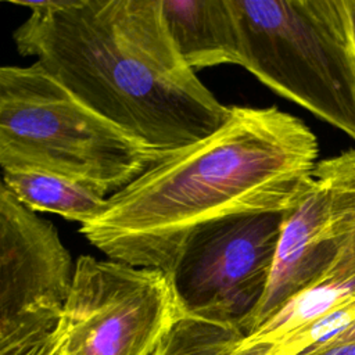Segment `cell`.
<instances>
[{
	"mask_svg": "<svg viewBox=\"0 0 355 355\" xmlns=\"http://www.w3.org/2000/svg\"><path fill=\"white\" fill-rule=\"evenodd\" d=\"M168 155L85 105L37 61L0 67V166L58 175L103 197Z\"/></svg>",
	"mask_w": 355,
	"mask_h": 355,
	"instance_id": "3",
	"label": "cell"
},
{
	"mask_svg": "<svg viewBox=\"0 0 355 355\" xmlns=\"http://www.w3.org/2000/svg\"><path fill=\"white\" fill-rule=\"evenodd\" d=\"M240 67L355 139V58L343 0H230Z\"/></svg>",
	"mask_w": 355,
	"mask_h": 355,
	"instance_id": "4",
	"label": "cell"
},
{
	"mask_svg": "<svg viewBox=\"0 0 355 355\" xmlns=\"http://www.w3.org/2000/svg\"><path fill=\"white\" fill-rule=\"evenodd\" d=\"M31 10L12 37L85 105L171 155L229 118L179 55L161 0L14 1Z\"/></svg>",
	"mask_w": 355,
	"mask_h": 355,
	"instance_id": "2",
	"label": "cell"
},
{
	"mask_svg": "<svg viewBox=\"0 0 355 355\" xmlns=\"http://www.w3.org/2000/svg\"><path fill=\"white\" fill-rule=\"evenodd\" d=\"M300 355H355V343L313 347L301 352Z\"/></svg>",
	"mask_w": 355,
	"mask_h": 355,
	"instance_id": "13",
	"label": "cell"
},
{
	"mask_svg": "<svg viewBox=\"0 0 355 355\" xmlns=\"http://www.w3.org/2000/svg\"><path fill=\"white\" fill-rule=\"evenodd\" d=\"M272 347L247 343L236 326L184 315L161 338L151 355H270Z\"/></svg>",
	"mask_w": 355,
	"mask_h": 355,
	"instance_id": "11",
	"label": "cell"
},
{
	"mask_svg": "<svg viewBox=\"0 0 355 355\" xmlns=\"http://www.w3.org/2000/svg\"><path fill=\"white\" fill-rule=\"evenodd\" d=\"M318 154L316 136L300 118L275 105H234L215 133L111 194L105 212L79 230L112 261L166 273L196 225L294 209L313 182Z\"/></svg>",
	"mask_w": 355,
	"mask_h": 355,
	"instance_id": "1",
	"label": "cell"
},
{
	"mask_svg": "<svg viewBox=\"0 0 355 355\" xmlns=\"http://www.w3.org/2000/svg\"><path fill=\"white\" fill-rule=\"evenodd\" d=\"M344 343H355V320L351 322L344 330H341L340 333H337L336 336H333L330 340H327L320 345H334V344H344ZM320 345H316V347H320Z\"/></svg>",
	"mask_w": 355,
	"mask_h": 355,
	"instance_id": "15",
	"label": "cell"
},
{
	"mask_svg": "<svg viewBox=\"0 0 355 355\" xmlns=\"http://www.w3.org/2000/svg\"><path fill=\"white\" fill-rule=\"evenodd\" d=\"M73 266L55 226L0 176V349L58 326Z\"/></svg>",
	"mask_w": 355,
	"mask_h": 355,
	"instance_id": "7",
	"label": "cell"
},
{
	"mask_svg": "<svg viewBox=\"0 0 355 355\" xmlns=\"http://www.w3.org/2000/svg\"><path fill=\"white\" fill-rule=\"evenodd\" d=\"M337 243L331 197L323 179L313 182L300 204L286 214L266 291L244 323L254 333L287 302L312 286L329 266Z\"/></svg>",
	"mask_w": 355,
	"mask_h": 355,
	"instance_id": "8",
	"label": "cell"
},
{
	"mask_svg": "<svg viewBox=\"0 0 355 355\" xmlns=\"http://www.w3.org/2000/svg\"><path fill=\"white\" fill-rule=\"evenodd\" d=\"M286 214H234L191 227L166 270L183 313L241 331L266 291Z\"/></svg>",
	"mask_w": 355,
	"mask_h": 355,
	"instance_id": "5",
	"label": "cell"
},
{
	"mask_svg": "<svg viewBox=\"0 0 355 355\" xmlns=\"http://www.w3.org/2000/svg\"><path fill=\"white\" fill-rule=\"evenodd\" d=\"M0 355H60V336L57 327L17 340L0 349Z\"/></svg>",
	"mask_w": 355,
	"mask_h": 355,
	"instance_id": "12",
	"label": "cell"
},
{
	"mask_svg": "<svg viewBox=\"0 0 355 355\" xmlns=\"http://www.w3.org/2000/svg\"><path fill=\"white\" fill-rule=\"evenodd\" d=\"M345 15H347V26H348V35L351 40V47L355 58V0H343Z\"/></svg>",
	"mask_w": 355,
	"mask_h": 355,
	"instance_id": "14",
	"label": "cell"
},
{
	"mask_svg": "<svg viewBox=\"0 0 355 355\" xmlns=\"http://www.w3.org/2000/svg\"><path fill=\"white\" fill-rule=\"evenodd\" d=\"M169 36L189 68L240 65V35L230 0H161Z\"/></svg>",
	"mask_w": 355,
	"mask_h": 355,
	"instance_id": "9",
	"label": "cell"
},
{
	"mask_svg": "<svg viewBox=\"0 0 355 355\" xmlns=\"http://www.w3.org/2000/svg\"><path fill=\"white\" fill-rule=\"evenodd\" d=\"M6 186L31 211L53 212L69 220L87 225L101 216L108 197L67 178L24 169L3 171Z\"/></svg>",
	"mask_w": 355,
	"mask_h": 355,
	"instance_id": "10",
	"label": "cell"
},
{
	"mask_svg": "<svg viewBox=\"0 0 355 355\" xmlns=\"http://www.w3.org/2000/svg\"><path fill=\"white\" fill-rule=\"evenodd\" d=\"M182 316L162 270L82 255L57 326L60 355H151Z\"/></svg>",
	"mask_w": 355,
	"mask_h": 355,
	"instance_id": "6",
	"label": "cell"
}]
</instances>
